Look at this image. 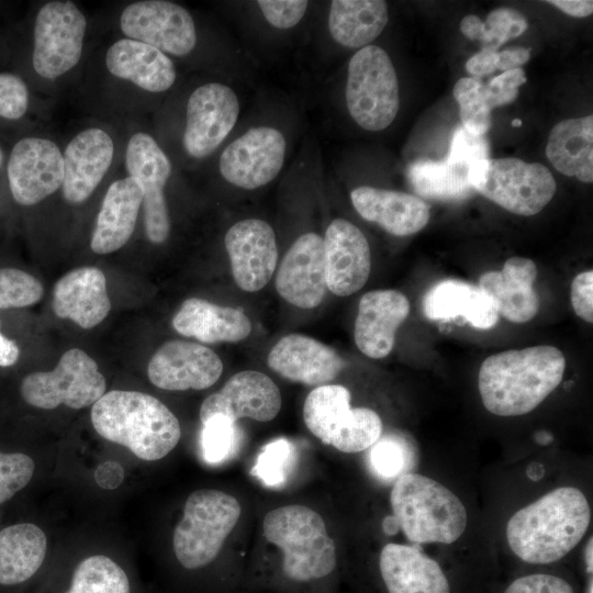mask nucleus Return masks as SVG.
<instances>
[{
	"label": "nucleus",
	"instance_id": "4be33fe9",
	"mask_svg": "<svg viewBox=\"0 0 593 593\" xmlns=\"http://www.w3.org/2000/svg\"><path fill=\"white\" fill-rule=\"evenodd\" d=\"M410 313L407 298L398 290H373L365 293L358 304L354 338L367 357H387L395 342L398 328Z\"/></svg>",
	"mask_w": 593,
	"mask_h": 593
},
{
	"label": "nucleus",
	"instance_id": "4468645a",
	"mask_svg": "<svg viewBox=\"0 0 593 593\" xmlns=\"http://www.w3.org/2000/svg\"><path fill=\"white\" fill-rule=\"evenodd\" d=\"M239 114L236 93L221 82H209L190 94L186 109L182 144L200 159L212 154L234 127Z\"/></svg>",
	"mask_w": 593,
	"mask_h": 593
},
{
	"label": "nucleus",
	"instance_id": "de8ad7c7",
	"mask_svg": "<svg viewBox=\"0 0 593 593\" xmlns=\"http://www.w3.org/2000/svg\"><path fill=\"white\" fill-rule=\"evenodd\" d=\"M525 82V71L516 68L503 71L488 85H483L484 97L490 109L512 103L518 96V88Z\"/></svg>",
	"mask_w": 593,
	"mask_h": 593
},
{
	"label": "nucleus",
	"instance_id": "2f4dec72",
	"mask_svg": "<svg viewBox=\"0 0 593 593\" xmlns=\"http://www.w3.org/2000/svg\"><path fill=\"white\" fill-rule=\"evenodd\" d=\"M552 166L582 182L593 181V115L568 119L556 124L546 146Z\"/></svg>",
	"mask_w": 593,
	"mask_h": 593
},
{
	"label": "nucleus",
	"instance_id": "c85d7f7f",
	"mask_svg": "<svg viewBox=\"0 0 593 593\" xmlns=\"http://www.w3.org/2000/svg\"><path fill=\"white\" fill-rule=\"evenodd\" d=\"M379 571L388 593H449L440 566L414 546L388 544L379 556Z\"/></svg>",
	"mask_w": 593,
	"mask_h": 593
},
{
	"label": "nucleus",
	"instance_id": "338daca9",
	"mask_svg": "<svg viewBox=\"0 0 593 593\" xmlns=\"http://www.w3.org/2000/svg\"><path fill=\"white\" fill-rule=\"evenodd\" d=\"M593 589H592V581L590 583V593H592Z\"/></svg>",
	"mask_w": 593,
	"mask_h": 593
},
{
	"label": "nucleus",
	"instance_id": "0e129e2a",
	"mask_svg": "<svg viewBox=\"0 0 593 593\" xmlns=\"http://www.w3.org/2000/svg\"><path fill=\"white\" fill-rule=\"evenodd\" d=\"M512 125H513L514 127H518V126L522 125V121H521L519 119H514V120L512 121Z\"/></svg>",
	"mask_w": 593,
	"mask_h": 593
},
{
	"label": "nucleus",
	"instance_id": "4c0bfd02",
	"mask_svg": "<svg viewBox=\"0 0 593 593\" xmlns=\"http://www.w3.org/2000/svg\"><path fill=\"white\" fill-rule=\"evenodd\" d=\"M454 97L460 107L462 127L470 134L484 136L491 127L492 119L483 85L474 78H461L454 87Z\"/></svg>",
	"mask_w": 593,
	"mask_h": 593
},
{
	"label": "nucleus",
	"instance_id": "58836bf2",
	"mask_svg": "<svg viewBox=\"0 0 593 593\" xmlns=\"http://www.w3.org/2000/svg\"><path fill=\"white\" fill-rule=\"evenodd\" d=\"M380 416L368 407H353L348 425L332 440V447L346 454L372 447L381 437Z\"/></svg>",
	"mask_w": 593,
	"mask_h": 593
},
{
	"label": "nucleus",
	"instance_id": "680f3d73",
	"mask_svg": "<svg viewBox=\"0 0 593 593\" xmlns=\"http://www.w3.org/2000/svg\"><path fill=\"white\" fill-rule=\"evenodd\" d=\"M592 547L593 545H592V537H591L585 548V564H586V571L589 573H592V569H593Z\"/></svg>",
	"mask_w": 593,
	"mask_h": 593
},
{
	"label": "nucleus",
	"instance_id": "a211bd4d",
	"mask_svg": "<svg viewBox=\"0 0 593 593\" xmlns=\"http://www.w3.org/2000/svg\"><path fill=\"white\" fill-rule=\"evenodd\" d=\"M232 275L244 291L256 292L271 279L278 260L276 234L258 219H246L232 225L225 234Z\"/></svg>",
	"mask_w": 593,
	"mask_h": 593
},
{
	"label": "nucleus",
	"instance_id": "052dcab7",
	"mask_svg": "<svg viewBox=\"0 0 593 593\" xmlns=\"http://www.w3.org/2000/svg\"><path fill=\"white\" fill-rule=\"evenodd\" d=\"M527 474L532 480H539L544 474L541 463H532L527 469Z\"/></svg>",
	"mask_w": 593,
	"mask_h": 593
},
{
	"label": "nucleus",
	"instance_id": "5fc2aeb1",
	"mask_svg": "<svg viewBox=\"0 0 593 593\" xmlns=\"http://www.w3.org/2000/svg\"><path fill=\"white\" fill-rule=\"evenodd\" d=\"M124 478L122 466L115 461H105L98 466L94 471L96 482L105 490L118 488Z\"/></svg>",
	"mask_w": 593,
	"mask_h": 593
},
{
	"label": "nucleus",
	"instance_id": "393cba45",
	"mask_svg": "<svg viewBox=\"0 0 593 593\" xmlns=\"http://www.w3.org/2000/svg\"><path fill=\"white\" fill-rule=\"evenodd\" d=\"M107 71L144 91H167L176 81L172 60L159 49L126 37L113 42L105 52Z\"/></svg>",
	"mask_w": 593,
	"mask_h": 593
},
{
	"label": "nucleus",
	"instance_id": "cd10ccee",
	"mask_svg": "<svg viewBox=\"0 0 593 593\" xmlns=\"http://www.w3.org/2000/svg\"><path fill=\"white\" fill-rule=\"evenodd\" d=\"M350 199L365 220L395 236L415 234L429 221L428 204L406 192L358 187L351 191Z\"/></svg>",
	"mask_w": 593,
	"mask_h": 593
},
{
	"label": "nucleus",
	"instance_id": "423d86ee",
	"mask_svg": "<svg viewBox=\"0 0 593 593\" xmlns=\"http://www.w3.org/2000/svg\"><path fill=\"white\" fill-rule=\"evenodd\" d=\"M240 513L238 501L225 492H192L174 530L172 548L178 562L187 570H198L214 561Z\"/></svg>",
	"mask_w": 593,
	"mask_h": 593
},
{
	"label": "nucleus",
	"instance_id": "b1692460",
	"mask_svg": "<svg viewBox=\"0 0 593 593\" xmlns=\"http://www.w3.org/2000/svg\"><path fill=\"white\" fill-rule=\"evenodd\" d=\"M52 307L85 329L97 326L111 310L104 273L90 266L67 272L55 284Z\"/></svg>",
	"mask_w": 593,
	"mask_h": 593
},
{
	"label": "nucleus",
	"instance_id": "5701e85b",
	"mask_svg": "<svg viewBox=\"0 0 593 593\" xmlns=\"http://www.w3.org/2000/svg\"><path fill=\"white\" fill-rule=\"evenodd\" d=\"M267 362L283 378L318 387L334 380L345 365L334 349L302 334L280 338L271 348Z\"/></svg>",
	"mask_w": 593,
	"mask_h": 593
},
{
	"label": "nucleus",
	"instance_id": "79ce46f5",
	"mask_svg": "<svg viewBox=\"0 0 593 593\" xmlns=\"http://www.w3.org/2000/svg\"><path fill=\"white\" fill-rule=\"evenodd\" d=\"M292 457L293 449L287 439L272 440L262 447L251 469V474L268 486H279L287 479Z\"/></svg>",
	"mask_w": 593,
	"mask_h": 593
},
{
	"label": "nucleus",
	"instance_id": "9d476101",
	"mask_svg": "<svg viewBox=\"0 0 593 593\" xmlns=\"http://www.w3.org/2000/svg\"><path fill=\"white\" fill-rule=\"evenodd\" d=\"M105 379L97 362L83 350L71 348L63 354L52 371L27 374L20 391L35 407L53 410L60 404L70 409L93 405L105 393Z\"/></svg>",
	"mask_w": 593,
	"mask_h": 593
},
{
	"label": "nucleus",
	"instance_id": "c03bdc74",
	"mask_svg": "<svg viewBox=\"0 0 593 593\" xmlns=\"http://www.w3.org/2000/svg\"><path fill=\"white\" fill-rule=\"evenodd\" d=\"M33 459L24 454L0 452V503L11 499L32 479Z\"/></svg>",
	"mask_w": 593,
	"mask_h": 593
},
{
	"label": "nucleus",
	"instance_id": "9b49d317",
	"mask_svg": "<svg viewBox=\"0 0 593 593\" xmlns=\"http://www.w3.org/2000/svg\"><path fill=\"white\" fill-rule=\"evenodd\" d=\"M126 38L153 46L178 57L190 54L197 44L194 21L182 5L166 0L128 3L119 19Z\"/></svg>",
	"mask_w": 593,
	"mask_h": 593
},
{
	"label": "nucleus",
	"instance_id": "603ef678",
	"mask_svg": "<svg viewBox=\"0 0 593 593\" xmlns=\"http://www.w3.org/2000/svg\"><path fill=\"white\" fill-rule=\"evenodd\" d=\"M571 304L575 314L588 323L593 322V271L575 276L571 283Z\"/></svg>",
	"mask_w": 593,
	"mask_h": 593
},
{
	"label": "nucleus",
	"instance_id": "bb28decb",
	"mask_svg": "<svg viewBox=\"0 0 593 593\" xmlns=\"http://www.w3.org/2000/svg\"><path fill=\"white\" fill-rule=\"evenodd\" d=\"M536 277L537 268L532 259L511 257L500 271L482 275L479 287L493 300L499 314L513 323H526L539 310L534 290Z\"/></svg>",
	"mask_w": 593,
	"mask_h": 593
},
{
	"label": "nucleus",
	"instance_id": "aec40b11",
	"mask_svg": "<svg viewBox=\"0 0 593 593\" xmlns=\"http://www.w3.org/2000/svg\"><path fill=\"white\" fill-rule=\"evenodd\" d=\"M323 243L327 289L339 296L360 290L371 268L370 248L362 232L344 219H335Z\"/></svg>",
	"mask_w": 593,
	"mask_h": 593
},
{
	"label": "nucleus",
	"instance_id": "2eb2a0df",
	"mask_svg": "<svg viewBox=\"0 0 593 593\" xmlns=\"http://www.w3.org/2000/svg\"><path fill=\"white\" fill-rule=\"evenodd\" d=\"M286 139L273 127H253L233 141L221 154L222 177L233 186L251 190L272 181L286 156Z\"/></svg>",
	"mask_w": 593,
	"mask_h": 593
},
{
	"label": "nucleus",
	"instance_id": "f3484780",
	"mask_svg": "<svg viewBox=\"0 0 593 593\" xmlns=\"http://www.w3.org/2000/svg\"><path fill=\"white\" fill-rule=\"evenodd\" d=\"M115 154L111 134L102 127L79 131L65 147L63 198L69 204L83 203L108 174Z\"/></svg>",
	"mask_w": 593,
	"mask_h": 593
},
{
	"label": "nucleus",
	"instance_id": "dca6fc26",
	"mask_svg": "<svg viewBox=\"0 0 593 593\" xmlns=\"http://www.w3.org/2000/svg\"><path fill=\"white\" fill-rule=\"evenodd\" d=\"M222 371V360L212 349L178 339L161 345L147 367L150 382L168 391L210 388L219 380Z\"/></svg>",
	"mask_w": 593,
	"mask_h": 593
},
{
	"label": "nucleus",
	"instance_id": "c756f323",
	"mask_svg": "<svg viewBox=\"0 0 593 593\" xmlns=\"http://www.w3.org/2000/svg\"><path fill=\"white\" fill-rule=\"evenodd\" d=\"M172 326L179 334L206 344L236 343L251 332L250 320L244 312L199 298L183 301Z\"/></svg>",
	"mask_w": 593,
	"mask_h": 593
},
{
	"label": "nucleus",
	"instance_id": "7c9ffc66",
	"mask_svg": "<svg viewBox=\"0 0 593 593\" xmlns=\"http://www.w3.org/2000/svg\"><path fill=\"white\" fill-rule=\"evenodd\" d=\"M422 306L429 320L461 316L479 329L493 327L500 315L493 300L479 286L454 279L433 286L425 294Z\"/></svg>",
	"mask_w": 593,
	"mask_h": 593
},
{
	"label": "nucleus",
	"instance_id": "f257e3e1",
	"mask_svg": "<svg viewBox=\"0 0 593 593\" xmlns=\"http://www.w3.org/2000/svg\"><path fill=\"white\" fill-rule=\"evenodd\" d=\"M563 354L539 345L489 356L479 370L484 407L499 416H518L536 409L561 382Z\"/></svg>",
	"mask_w": 593,
	"mask_h": 593
},
{
	"label": "nucleus",
	"instance_id": "49530a36",
	"mask_svg": "<svg viewBox=\"0 0 593 593\" xmlns=\"http://www.w3.org/2000/svg\"><path fill=\"white\" fill-rule=\"evenodd\" d=\"M30 91L22 78L0 72V118L19 120L29 109Z\"/></svg>",
	"mask_w": 593,
	"mask_h": 593
},
{
	"label": "nucleus",
	"instance_id": "69168bd1",
	"mask_svg": "<svg viewBox=\"0 0 593 593\" xmlns=\"http://www.w3.org/2000/svg\"><path fill=\"white\" fill-rule=\"evenodd\" d=\"M1 163H2V150L0 148V165H1Z\"/></svg>",
	"mask_w": 593,
	"mask_h": 593
},
{
	"label": "nucleus",
	"instance_id": "f8f14e48",
	"mask_svg": "<svg viewBox=\"0 0 593 593\" xmlns=\"http://www.w3.org/2000/svg\"><path fill=\"white\" fill-rule=\"evenodd\" d=\"M124 164L127 176L136 179L143 189L146 236L152 243L161 244L170 232L164 189L171 175V163L152 135L135 132L127 141Z\"/></svg>",
	"mask_w": 593,
	"mask_h": 593
},
{
	"label": "nucleus",
	"instance_id": "e433bc0d",
	"mask_svg": "<svg viewBox=\"0 0 593 593\" xmlns=\"http://www.w3.org/2000/svg\"><path fill=\"white\" fill-rule=\"evenodd\" d=\"M64 593H131V583L115 561L93 555L77 564Z\"/></svg>",
	"mask_w": 593,
	"mask_h": 593
},
{
	"label": "nucleus",
	"instance_id": "e2e57ef3",
	"mask_svg": "<svg viewBox=\"0 0 593 593\" xmlns=\"http://www.w3.org/2000/svg\"><path fill=\"white\" fill-rule=\"evenodd\" d=\"M552 435L546 430H540L538 433H536L535 435V440L539 444V445H548L549 443L552 441Z\"/></svg>",
	"mask_w": 593,
	"mask_h": 593
},
{
	"label": "nucleus",
	"instance_id": "3c124183",
	"mask_svg": "<svg viewBox=\"0 0 593 593\" xmlns=\"http://www.w3.org/2000/svg\"><path fill=\"white\" fill-rule=\"evenodd\" d=\"M504 593H574L572 586L562 578L536 573L513 581Z\"/></svg>",
	"mask_w": 593,
	"mask_h": 593
},
{
	"label": "nucleus",
	"instance_id": "f03ea898",
	"mask_svg": "<svg viewBox=\"0 0 593 593\" xmlns=\"http://www.w3.org/2000/svg\"><path fill=\"white\" fill-rule=\"evenodd\" d=\"M591 510L573 486L555 489L517 511L507 522L506 538L523 561L547 564L569 553L585 535Z\"/></svg>",
	"mask_w": 593,
	"mask_h": 593
},
{
	"label": "nucleus",
	"instance_id": "ea45409f",
	"mask_svg": "<svg viewBox=\"0 0 593 593\" xmlns=\"http://www.w3.org/2000/svg\"><path fill=\"white\" fill-rule=\"evenodd\" d=\"M237 440L236 422L222 414L211 416L201 430V451L211 465L225 461L235 450Z\"/></svg>",
	"mask_w": 593,
	"mask_h": 593
},
{
	"label": "nucleus",
	"instance_id": "20e7f679",
	"mask_svg": "<svg viewBox=\"0 0 593 593\" xmlns=\"http://www.w3.org/2000/svg\"><path fill=\"white\" fill-rule=\"evenodd\" d=\"M266 539L282 552L280 573L295 586L324 582L335 571L336 547L323 517L304 505L268 512L262 522Z\"/></svg>",
	"mask_w": 593,
	"mask_h": 593
},
{
	"label": "nucleus",
	"instance_id": "a18cd8bd",
	"mask_svg": "<svg viewBox=\"0 0 593 593\" xmlns=\"http://www.w3.org/2000/svg\"><path fill=\"white\" fill-rule=\"evenodd\" d=\"M484 24L488 32V43L484 48L492 51H496L508 40L522 35L528 26L524 15L511 8L491 11Z\"/></svg>",
	"mask_w": 593,
	"mask_h": 593
},
{
	"label": "nucleus",
	"instance_id": "6e6d98bb",
	"mask_svg": "<svg viewBox=\"0 0 593 593\" xmlns=\"http://www.w3.org/2000/svg\"><path fill=\"white\" fill-rule=\"evenodd\" d=\"M530 58L529 51L525 47H513L497 52L496 68L503 71L521 68Z\"/></svg>",
	"mask_w": 593,
	"mask_h": 593
},
{
	"label": "nucleus",
	"instance_id": "72a5a7b5",
	"mask_svg": "<svg viewBox=\"0 0 593 593\" xmlns=\"http://www.w3.org/2000/svg\"><path fill=\"white\" fill-rule=\"evenodd\" d=\"M388 19V5L384 1L334 0L329 9L328 29L340 45L362 48L381 34Z\"/></svg>",
	"mask_w": 593,
	"mask_h": 593
},
{
	"label": "nucleus",
	"instance_id": "ddd939ff",
	"mask_svg": "<svg viewBox=\"0 0 593 593\" xmlns=\"http://www.w3.org/2000/svg\"><path fill=\"white\" fill-rule=\"evenodd\" d=\"M7 175L15 202L24 206L35 205L60 189L64 179L63 152L49 138L23 137L11 150Z\"/></svg>",
	"mask_w": 593,
	"mask_h": 593
},
{
	"label": "nucleus",
	"instance_id": "4d7b16f0",
	"mask_svg": "<svg viewBox=\"0 0 593 593\" xmlns=\"http://www.w3.org/2000/svg\"><path fill=\"white\" fill-rule=\"evenodd\" d=\"M461 33L470 40L488 43V32L484 22L474 14L466 15L460 22Z\"/></svg>",
	"mask_w": 593,
	"mask_h": 593
},
{
	"label": "nucleus",
	"instance_id": "37998d69",
	"mask_svg": "<svg viewBox=\"0 0 593 593\" xmlns=\"http://www.w3.org/2000/svg\"><path fill=\"white\" fill-rule=\"evenodd\" d=\"M404 443L396 437L379 438L370 451V463L373 471L384 478L392 479L402 475L406 469L410 456ZM404 474V473H403Z\"/></svg>",
	"mask_w": 593,
	"mask_h": 593
},
{
	"label": "nucleus",
	"instance_id": "412c9836",
	"mask_svg": "<svg viewBox=\"0 0 593 593\" xmlns=\"http://www.w3.org/2000/svg\"><path fill=\"white\" fill-rule=\"evenodd\" d=\"M276 289L287 302L313 309L324 299V243L316 233L301 235L286 253L276 276Z\"/></svg>",
	"mask_w": 593,
	"mask_h": 593
},
{
	"label": "nucleus",
	"instance_id": "a19ab883",
	"mask_svg": "<svg viewBox=\"0 0 593 593\" xmlns=\"http://www.w3.org/2000/svg\"><path fill=\"white\" fill-rule=\"evenodd\" d=\"M43 292L34 276L16 268H0V310L33 305Z\"/></svg>",
	"mask_w": 593,
	"mask_h": 593
},
{
	"label": "nucleus",
	"instance_id": "09e8293b",
	"mask_svg": "<svg viewBox=\"0 0 593 593\" xmlns=\"http://www.w3.org/2000/svg\"><path fill=\"white\" fill-rule=\"evenodd\" d=\"M265 19L277 29L296 25L305 14L307 1L304 0H259L257 1Z\"/></svg>",
	"mask_w": 593,
	"mask_h": 593
},
{
	"label": "nucleus",
	"instance_id": "a878e982",
	"mask_svg": "<svg viewBox=\"0 0 593 593\" xmlns=\"http://www.w3.org/2000/svg\"><path fill=\"white\" fill-rule=\"evenodd\" d=\"M142 202V186L133 177L126 176L109 186L90 240V247L96 254L113 253L130 240Z\"/></svg>",
	"mask_w": 593,
	"mask_h": 593
},
{
	"label": "nucleus",
	"instance_id": "473e14b6",
	"mask_svg": "<svg viewBox=\"0 0 593 593\" xmlns=\"http://www.w3.org/2000/svg\"><path fill=\"white\" fill-rule=\"evenodd\" d=\"M46 550V536L34 524H16L0 530V585L30 580L42 567Z\"/></svg>",
	"mask_w": 593,
	"mask_h": 593
},
{
	"label": "nucleus",
	"instance_id": "39448f33",
	"mask_svg": "<svg viewBox=\"0 0 593 593\" xmlns=\"http://www.w3.org/2000/svg\"><path fill=\"white\" fill-rule=\"evenodd\" d=\"M390 503L398 525L415 544H451L466 530L467 511L460 499L438 481L404 473L395 481Z\"/></svg>",
	"mask_w": 593,
	"mask_h": 593
},
{
	"label": "nucleus",
	"instance_id": "6e6552de",
	"mask_svg": "<svg viewBox=\"0 0 593 593\" xmlns=\"http://www.w3.org/2000/svg\"><path fill=\"white\" fill-rule=\"evenodd\" d=\"M346 104L354 121L367 131H382L393 122L400 105L399 82L383 48L368 45L351 57Z\"/></svg>",
	"mask_w": 593,
	"mask_h": 593
},
{
	"label": "nucleus",
	"instance_id": "bf43d9fd",
	"mask_svg": "<svg viewBox=\"0 0 593 593\" xmlns=\"http://www.w3.org/2000/svg\"><path fill=\"white\" fill-rule=\"evenodd\" d=\"M20 349L15 342L0 333V367H10L16 362Z\"/></svg>",
	"mask_w": 593,
	"mask_h": 593
},
{
	"label": "nucleus",
	"instance_id": "0eeeda50",
	"mask_svg": "<svg viewBox=\"0 0 593 593\" xmlns=\"http://www.w3.org/2000/svg\"><path fill=\"white\" fill-rule=\"evenodd\" d=\"M471 188L518 215L539 213L553 198L556 181L547 167L518 158H485L468 168Z\"/></svg>",
	"mask_w": 593,
	"mask_h": 593
},
{
	"label": "nucleus",
	"instance_id": "13d9d810",
	"mask_svg": "<svg viewBox=\"0 0 593 593\" xmlns=\"http://www.w3.org/2000/svg\"><path fill=\"white\" fill-rule=\"evenodd\" d=\"M548 3L575 18L589 16L593 12V2L591 0H551Z\"/></svg>",
	"mask_w": 593,
	"mask_h": 593
},
{
	"label": "nucleus",
	"instance_id": "6ab92c4d",
	"mask_svg": "<svg viewBox=\"0 0 593 593\" xmlns=\"http://www.w3.org/2000/svg\"><path fill=\"white\" fill-rule=\"evenodd\" d=\"M281 407L277 384L265 373L245 370L232 376L224 387L209 395L200 407L202 424L216 414L236 422L248 417L259 422L273 419Z\"/></svg>",
	"mask_w": 593,
	"mask_h": 593
},
{
	"label": "nucleus",
	"instance_id": "7ed1b4c3",
	"mask_svg": "<svg viewBox=\"0 0 593 593\" xmlns=\"http://www.w3.org/2000/svg\"><path fill=\"white\" fill-rule=\"evenodd\" d=\"M90 415L101 437L146 461L167 456L181 437L175 414L158 399L138 391L107 392L92 405Z\"/></svg>",
	"mask_w": 593,
	"mask_h": 593
},
{
	"label": "nucleus",
	"instance_id": "1a4fd4ad",
	"mask_svg": "<svg viewBox=\"0 0 593 593\" xmlns=\"http://www.w3.org/2000/svg\"><path fill=\"white\" fill-rule=\"evenodd\" d=\"M87 19L69 0H53L37 11L33 27L32 65L43 79L56 80L80 61Z\"/></svg>",
	"mask_w": 593,
	"mask_h": 593
},
{
	"label": "nucleus",
	"instance_id": "f704fd0d",
	"mask_svg": "<svg viewBox=\"0 0 593 593\" xmlns=\"http://www.w3.org/2000/svg\"><path fill=\"white\" fill-rule=\"evenodd\" d=\"M350 392L339 384H324L306 396L303 418L309 430L326 445L347 426L351 416Z\"/></svg>",
	"mask_w": 593,
	"mask_h": 593
},
{
	"label": "nucleus",
	"instance_id": "864d4df0",
	"mask_svg": "<svg viewBox=\"0 0 593 593\" xmlns=\"http://www.w3.org/2000/svg\"><path fill=\"white\" fill-rule=\"evenodd\" d=\"M497 51L483 48L466 63V69L474 76H484L494 72L497 68Z\"/></svg>",
	"mask_w": 593,
	"mask_h": 593
},
{
	"label": "nucleus",
	"instance_id": "c9c22d12",
	"mask_svg": "<svg viewBox=\"0 0 593 593\" xmlns=\"http://www.w3.org/2000/svg\"><path fill=\"white\" fill-rule=\"evenodd\" d=\"M468 166L449 159H419L410 165L407 177L414 190L437 200L465 199L472 192Z\"/></svg>",
	"mask_w": 593,
	"mask_h": 593
},
{
	"label": "nucleus",
	"instance_id": "8fccbe9b",
	"mask_svg": "<svg viewBox=\"0 0 593 593\" xmlns=\"http://www.w3.org/2000/svg\"><path fill=\"white\" fill-rule=\"evenodd\" d=\"M447 157L469 167L489 158V143L483 136L470 134L463 127L457 128Z\"/></svg>",
	"mask_w": 593,
	"mask_h": 593
}]
</instances>
